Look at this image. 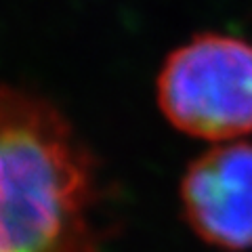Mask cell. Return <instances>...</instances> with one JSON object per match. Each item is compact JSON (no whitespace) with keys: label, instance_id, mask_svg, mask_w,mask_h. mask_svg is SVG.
Wrapping results in <instances>:
<instances>
[{"label":"cell","instance_id":"obj_1","mask_svg":"<svg viewBox=\"0 0 252 252\" xmlns=\"http://www.w3.org/2000/svg\"><path fill=\"white\" fill-rule=\"evenodd\" d=\"M97 164L49 99L0 84V252H94Z\"/></svg>","mask_w":252,"mask_h":252},{"label":"cell","instance_id":"obj_2","mask_svg":"<svg viewBox=\"0 0 252 252\" xmlns=\"http://www.w3.org/2000/svg\"><path fill=\"white\" fill-rule=\"evenodd\" d=\"M158 105L177 130L229 143L252 132V44L202 34L168 55L158 76Z\"/></svg>","mask_w":252,"mask_h":252},{"label":"cell","instance_id":"obj_3","mask_svg":"<svg viewBox=\"0 0 252 252\" xmlns=\"http://www.w3.org/2000/svg\"><path fill=\"white\" fill-rule=\"evenodd\" d=\"M181 204L198 238L219 250L252 248V143H217L189 164Z\"/></svg>","mask_w":252,"mask_h":252}]
</instances>
